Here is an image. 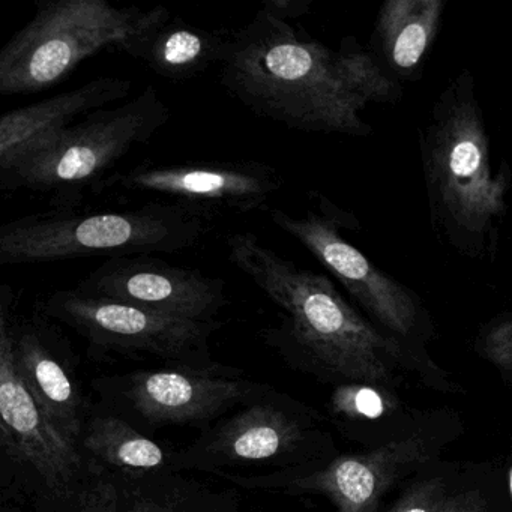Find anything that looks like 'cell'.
Returning a JSON list of instances; mask_svg holds the SVG:
<instances>
[{"mask_svg":"<svg viewBox=\"0 0 512 512\" xmlns=\"http://www.w3.org/2000/svg\"><path fill=\"white\" fill-rule=\"evenodd\" d=\"M230 262L277 307L266 341L287 361L356 383L388 382L397 341L370 325L326 275L301 268L253 232L226 241Z\"/></svg>","mask_w":512,"mask_h":512,"instance_id":"6da1fadb","label":"cell"},{"mask_svg":"<svg viewBox=\"0 0 512 512\" xmlns=\"http://www.w3.org/2000/svg\"><path fill=\"white\" fill-rule=\"evenodd\" d=\"M227 94L260 118L302 133L370 136L367 104L350 88L337 52L259 10L230 32L220 61Z\"/></svg>","mask_w":512,"mask_h":512,"instance_id":"7a4b0ae2","label":"cell"},{"mask_svg":"<svg viewBox=\"0 0 512 512\" xmlns=\"http://www.w3.org/2000/svg\"><path fill=\"white\" fill-rule=\"evenodd\" d=\"M421 152L434 230L463 254L494 253L511 172L491 173L490 140L469 73L440 95L421 133Z\"/></svg>","mask_w":512,"mask_h":512,"instance_id":"3957f363","label":"cell"},{"mask_svg":"<svg viewBox=\"0 0 512 512\" xmlns=\"http://www.w3.org/2000/svg\"><path fill=\"white\" fill-rule=\"evenodd\" d=\"M209 217V212L176 202L127 211L38 212L0 227V265L181 253L208 236Z\"/></svg>","mask_w":512,"mask_h":512,"instance_id":"277c9868","label":"cell"},{"mask_svg":"<svg viewBox=\"0 0 512 512\" xmlns=\"http://www.w3.org/2000/svg\"><path fill=\"white\" fill-rule=\"evenodd\" d=\"M172 20L166 7H115L107 0H44L0 52V95L34 94L67 79L83 61L116 47L136 58Z\"/></svg>","mask_w":512,"mask_h":512,"instance_id":"5b68a950","label":"cell"},{"mask_svg":"<svg viewBox=\"0 0 512 512\" xmlns=\"http://www.w3.org/2000/svg\"><path fill=\"white\" fill-rule=\"evenodd\" d=\"M169 121V106L148 86L133 100L91 113L32 149L0 173V190L46 193L53 209H76L85 191L92 193L122 158L151 142Z\"/></svg>","mask_w":512,"mask_h":512,"instance_id":"8992f818","label":"cell"},{"mask_svg":"<svg viewBox=\"0 0 512 512\" xmlns=\"http://www.w3.org/2000/svg\"><path fill=\"white\" fill-rule=\"evenodd\" d=\"M0 460L2 505L47 512L64 505L88 481L92 464L62 436L17 371L10 329L0 317Z\"/></svg>","mask_w":512,"mask_h":512,"instance_id":"52a82bcc","label":"cell"},{"mask_svg":"<svg viewBox=\"0 0 512 512\" xmlns=\"http://www.w3.org/2000/svg\"><path fill=\"white\" fill-rule=\"evenodd\" d=\"M107 412L134 427L205 425L259 395L268 385L226 365L169 364L92 382Z\"/></svg>","mask_w":512,"mask_h":512,"instance_id":"ba28073f","label":"cell"},{"mask_svg":"<svg viewBox=\"0 0 512 512\" xmlns=\"http://www.w3.org/2000/svg\"><path fill=\"white\" fill-rule=\"evenodd\" d=\"M311 445L310 415L298 401L266 386L238 412L176 449L173 470L220 476L245 467L293 469L307 466Z\"/></svg>","mask_w":512,"mask_h":512,"instance_id":"9c48e42d","label":"cell"},{"mask_svg":"<svg viewBox=\"0 0 512 512\" xmlns=\"http://www.w3.org/2000/svg\"><path fill=\"white\" fill-rule=\"evenodd\" d=\"M40 313L76 331L94 353L152 356L169 364H214L209 338L221 326L217 320L178 319L76 287L52 293Z\"/></svg>","mask_w":512,"mask_h":512,"instance_id":"30bf717a","label":"cell"},{"mask_svg":"<svg viewBox=\"0 0 512 512\" xmlns=\"http://www.w3.org/2000/svg\"><path fill=\"white\" fill-rule=\"evenodd\" d=\"M283 184L274 166L259 161L143 163L113 172L92 194H158L212 215L223 211L247 214L266 208Z\"/></svg>","mask_w":512,"mask_h":512,"instance_id":"8fae6325","label":"cell"},{"mask_svg":"<svg viewBox=\"0 0 512 512\" xmlns=\"http://www.w3.org/2000/svg\"><path fill=\"white\" fill-rule=\"evenodd\" d=\"M425 455V440L407 437L365 454L341 455L325 466L293 467L263 475L224 473L220 478L242 490L289 496L323 494L337 512H377L383 491L404 467L424 460Z\"/></svg>","mask_w":512,"mask_h":512,"instance_id":"7c38bea8","label":"cell"},{"mask_svg":"<svg viewBox=\"0 0 512 512\" xmlns=\"http://www.w3.org/2000/svg\"><path fill=\"white\" fill-rule=\"evenodd\" d=\"M322 208V212L308 209L302 215L275 209L271 221L304 245L380 325L395 334L409 335L418 322L415 296L344 239L337 215Z\"/></svg>","mask_w":512,"mask_h":512,"instance_id":"4fadbf2b","label":"cell"},{"mask_svg":"<svg viewBox=\"0 0 512 512\" xmlns=\"http://www.w3.org/2000/svg\"><path fill=\"white\" fill-rule=\"evenodd\" d=\"M76 289L197 322H214L229 304L226 284L220 278L154 256L106 260L80 280Z\"/></svg>","mask_w":512,"mask_h":512,"instance_id":"5bb4252c","label":"cell"},{"mask_svg":"<svg viewBox=\"0 0 512 512\" xmlns=\"http://www.w3.org/2000/svg\"><path fill=\"white\" fill-rule=\"evenodd\" d=\"M0 317L10 329L14 362L26 388L56 430L79 446L94 406L86 400L46 317L40 313L38 317L17 319L14 293L8 286L2 287Z\"/></svg>","mask_w":512,"mask_h":512,"instance_id":"9a60e30c","label":"cell"},{"mask_svg":"<svg viewBox=\"0 0 512 512\" xmlns=\"http://www.w3.org/2000/svg\"><path fill=\"white\" fill-rule=\"evenodd\" d=\"M2 512H32L2 505ZM47 512H245L233 491H215L185 472L124 476L92 466L88 481Z\"/></svg>","mask_w":512,"mask_h":512,"instance_id":"2e32d148","label":"cell"},{"mask_svg":"<svg viewBox=\"0 0 512 512\" xmlns=\"http://www.w3.org/2000/svg\"><path fill=\"white\" fill-rule=\"evenodd\" d=\"M133 88L128 79L100 77L73 91L5 113L0 119V173L85 116L124 100Z\"/></svg>","mask_w":512,"mask_h":512,"instance_id":"e0dca14e","label":"cell"},{"mask_svg":"<svg viewBox=\"0 0 512 512\" xmlns=\"http://www.w3.org/2000/svg\"><path fill=\"white\" fill-rule=\"evenodd\" d=\"M79 449L92 466L124 476L169 472L176 451L164 448L127 419L95 407L83 427Z\"/></svg>","mask_w":512,"mask_h":512,"instance_id":"ac0fdd59","label":"cell"},{"mask_svg":"<svg viewBox=\"0 0 512 512\" xmlns=\"http://www.w3.org/2000/svg\"><path fill=\"white\" fill-rule=\"evenodd\" d=\"M443 8V0H388L380 8L377 40L395 74L418 73L436 40Z\"/></svg>","mask_w":512,"mask_h":512,"instance_id":"d6986e66","label":"cell"},{"mask_svg":"<svg viewBox=\"0 0 512 512\" xmlns=\"http://www.w3.org/2000/svg\"><path fill=\"white\" fill-rule=\"evenodd\" d=\"M227 29L197 28L182 20L172 22L155 32L137 52L136 58L155 74L169 80H188L220 64L229 43Z\"/></svg>","mask_w":512,"mask_h":512,"instance_id":"ffe728a7","label":"cell"},{"mask_svg":"<svg viewBox=\"0 0 512 512\" xmlns=\"http://www.w3.org/2000/svg\"><path fill=\"white\" fill-rule=\"evenodd\" d=\"M338 65L350 88L365 104L391 103L401 95L400 86L379 67L373 56L355 38L341 41Z\"/></svg>","mask_w":512,"mask_h":512,"instance_id":"44dd1931","label":"cell"},{"mask_svg":"<svg viewBox=\"0 0 512 512\" xmlns=\"http://www.w3.org/2000/svg\"><path fill=\"white\" fill-rule=\"evenodd\" d=\"M332 409L349 418L374 419L388 410V403L376 389L355 383L337 388L332 397Z\"/></svg>","mask_w":512,"mask_h":512,"instance_id":"7402d4cb","label":"cell"},{"mask_svg":"<svg viewBox=\"0 0 512 512\" xmlns=\"http://www.w3.org/2000/svg\"><path fill=\"white\" fill-rule=\"evenodd\" d=\"M443 503L442 484L434 479L416 485L388 512H439Z\"/></svg>","mask_w":512,"mask_h":512,"instance_id":"603a6c76","label":"cell"},{"mask_svg":"<svg viewBox=\"0 0 512 512\" xmlns=\"http://www.w3.org/2000/svg\"><path fill=\"white\" fill-rule=\"evenodd\" d=\"M482 350L497 367L512 371V319L503 320L487 332Z\"/></svg>","mask_w":512,"mask_h":512,"instance_id":"cb8c5ba5","label":"cell"},{"mask_svg":"<svg viewBox=\"0 0 512 512\" xmlns=\"http://www.w3.org/2000/svg\"><path fill=\"white\" fill-rule=\"evenodd\" d=\"M310 5V0H265L260 10L284 22H290L308 14Z\"/></svg>","mask_w":512,"mask_h":512,"instance_id":"d4e9b609","label":"cell"},{"mask_svg":"<svg viewBox=\"0 0 512 512\" xmlns=\"http://www.w3.org/2000/svg\"><path fill=\"white\" fill-rule=\"evenodd\" d=\"M439 512H479V508L475 499L460 497V499L449 500V502L445 500Z\"/></svg>","mask_w":512,"mask_h":512,"instance_id":"484cf974","label":"cell"},{"mask_svg":"<svg viewBox=\"0 0 512 512\" xmlns=\"http://www.w3.org/2000/svg\"><path fill=\"white\" fill-rule=\"evenodd\" d=\"M509 493H511V499H512V469L509 470Z\"/></svg>","mask_w":512,"mask_h":512,"instance_id":"4316f807","label":"cell"}]
</instances>
